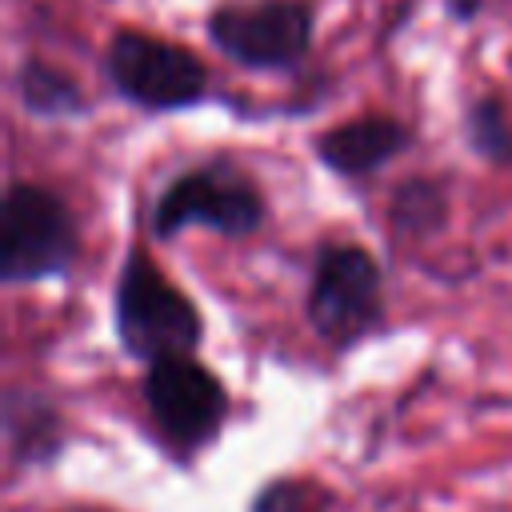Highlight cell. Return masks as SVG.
Wrapping results in <instances>:
<instances>
[{
  "label": "cell",
  "instance_id": "6da1fadb",
  "mask_svg": "<svg viewBox=\"0 0 512 512\" xmlns=\"http://www.w3.org/2000/svg\"><path fill=\"white\" fill-rule=\"evenodd\" d=\"M112 328L124 356L144 368L168 356H196L204 344V316L196 300L172 284L144 248L124 252L112 288Z\"/></svg>",
  "mask_w": 512,
  "mask_h": 512
},
{
  "label": "cell",
  "instance_id": "7a4b0ae2",
  "mask_svg": "<svg viewBox=\"0 0 512 512\" xmlns=\"http://www.w3.org/2000/svg\"><path fill=\"white\" fill-rule=\"evenodd\" d=\"M80 260V220L68 200L36 180H12L0 212V280H68Z\"/></svg>",
  "mask_w": 512,
  "mask_h": 512
},
{
  "label": "cell",
  "instance_id": "3957f363",
  "mask_svg": "<svg viewBox=\"0 0 512 512\" xmlns=\"http://www.w3.org/2000/svg\"><path fill=\"white\" fill-rule=\"evenodd\" d=\"M268 200L260 184L232 160H204L164 184L152 204V236L176 240L188 228L216 232L224 240H248L264 228Z\"/></svg>",
  "mask_w": 512,
  "mask_h": 512
},
{
  "label": "cell",
  "instance_id": "277c9868",
  "mask_svg": "<svg viewBox=\"0 0 512 512\" xmlns=\"http://www.w3.org/2000/svg\"><path fill=\"white\" fill-rule=\"evenodd\" d=\"M100 72L120 100L152 116L208 100V64L188 44L144 28H116L100 52Z\"/></svg>",
  "mask_w": 512,
  "mask_h": 512
},
{
  "label": "cell",
  "instance_id": "5b68a950",
  "mask_svg": "<svg viewBox=\"0 0 512 512\" xmlns=\"http://www.w3.org/2000/svg\"><path fill=\"white\" fill-rule=\"evenodd\" d=\"M304 316L332 352H352L384 324V268L364 244H324L308 272Z\"/></svg>",
  "mask_w": 512,
  "mask_h": 512
},
{
  "label": "cell",
  "instance_id": "8992f818",
  "mask_svg": "<svg viewBox=\"0 0 512 512\" xmlns=\"http://www.w3.org/2000/svg\"><path fill=\"white\" fill-rule=\"evenodd\" d=\"M212 48L248 72H292L316 40L312 0H224L204 16Z\"/></svg>",
  "mask_w": 512,
  "mask_h": 512
},
{
  "label": "cell",
  "instance_id": "52a82bcc",
  "mask_svg": "<svg viewBox=\"0 0 512 512\" xmlns=\"http://www.w3.org/2000/svg\"><path fill=\"white\" fill-rule=\"evenodd\" d=\"M144 408L160 440L176 456H196L216 444L228 420V388L200 356H168L140 376Z\"/></svg>",
  "mask_w": 512,
  "mask_h": 512
},
{
  "label": "cell",
  "instance_id": "ba28073f",
  "mask_svg": "<svg viewBox=\"0 0 512 512\" xmlns=\"http://www.w3.org/2000/svg\"><path fill=\"white\" fill-rule=\"evenodd\" d=\"M412 144H416V128L408 120L392 112H364L324 128L312 140V152L332 176L368 180L392 160H400L404 152H412Z\"/></svg>",
  "mask_w": 512,
  "mask_h": 512
},
{
  "label": "cell",
  "instance_id": "9c48e42d",
  "mask_svg": "<svg viewBox=\"0 0 512 512\" xmlns=\"http://www.w3.org/2000/svg\"><path fill=\"white\" fill-rule=\"evenodd\" d=\"M4 452L12 468H48L64 452V420L60 408L32 388H4L0 400Z\"/></svg>",
  "mask_w": 512,
  "mask_h": 512
},
{
  "label": "cell",
  "instance_id": "30bf717a",
  "mask_svg": "<svg viewBox=\"0 0 512 512\" xmlns=\"http://www.w3.org/2000/svg\"><path fill=\"white\" fill-rule=\"evenodd\" d=\"M12 92H16L20 108L36 120H64V116H84L88 112V96L76 84V76H68L64 68H56L40 56H24L16 64Z\"/></svg>",
  "mask_w": 512,
  "mask_h": 512
},
{
  "label": "cell",
  "instance_id": "8fae6325",
  "mask_svg": "<svg viewBox=\"0 0 512 512\" xmlns=\"http://www.w3.org/2000/svg\"><path fill=\"white\" fill-rule=\"evenodd\" d=\"M448 224V188L440 176H408L388 196V232L396 240H428Z\"/></svg>",
  "mask_w": 512,
  "mask_h": 512
},
{
  "label": "cell",
  "instance_id": "7c38bea8",
  "mask_svg": "<svg viewBox=\"0 0 512 512\" xmlns=\"http://www.w3.org/2000/svg\"><path fill=\"white\" fill-rule=\"evenodd\" d=\"M464 144L472 156H480L492 168H512V112L504 104V96L484 92L464 108L460 120Z\"/></svg>",
  "mask_w": 512,
  "mask_h": 512
},
{
  "label": "cell",
  "instance_id": "4fadbf2b",
  "mask_svg": "<svg viewBox=\"0 0 512 512\" xmlns=\"http://www.w3.org/2000/svg\"><path fill=\"white\" fill-rule=\"evenodd\" d=\"M248 512H336V492L316 476H272L252 492Z\"/></svg>",
  "mask_w": 512,
  "mask_h": 512
},
{
  "label": "cell",
  "instance_id": "5bb4252c",
  "mask_svg": "<svg viewBox=\"0 0 512 512\" xmlns=\"http://www.w3.org/2000/svg\"><path fill=\"white\" fill-rule=\"evenodd\" d=\"M444 8H448V16H452L456 24H472V20L480 16L484 0H444Z\"/></svg>",
  "mask_w": 512,
  "mask_h": 512
},
{
  "label": "cell",
  "instance_id": "9a60e30c",
  "mask_svg": "<svg viewBox=\"0 0 512 512\" xmlns=\"http://www.w3.org/2000/svg\"><path fill=\"white\" fill-rule=\"evenodd\" d=\"M68 512H100V508H68Z\"/></svg>",
  "mask_w": 512,
  "mask_h": 512
}]
</instances>
